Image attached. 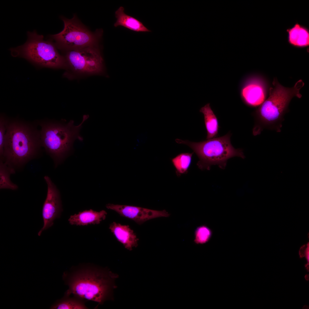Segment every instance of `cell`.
<instances>
[{
	"mask_svg": "<svg viewBox=\"0 0 309 309\" xmlns=\"http://www.w3.org/2000/svg\"><path fill=\"white\" fill-rule=\"evenodd\" d=\"M35 120L6 116L3 152L0 160L15 173L42 153L40 129Z\"/></svg>",
	"mask_w": 309,
	"mask_h": 309,
	"instance_id": "obj_1",
	"label": "cell"
},
{
	"mask_svg": "<svg viewBox=\"0 0 309 309\" xmlns=\"http://www.w3.org/2000/svg\"><path fill=\"white\" fill-rule=\"evenodd\" d=\"M118 275L107 268L90 263L79 264L64 272L63 279L68 288L64 296H74L102 304L112 300Z\"/></svg>",
	"mask_w": 309,
	"mask_h": 309,
	"instance_id": "obj_2",
	"label": "cell"
},
{
	"mask_svg": "<svg viewBox=\"0 0 309 309\" xmlns=\"http://www.w3.org/2000/svg\"><path fill=\"white\" fill-rule=\"evenodd\" d=\"M272 84L273 87L270 89L269 97L253 113L254 136L260 134L264 129L280 132L284 116L291 100L294 96L299 98L302 97L300 90L304 83L301 80L291 88L283 86L276 78Z\"/></svg>",
	"mask_w": 309,
	"mask_h": 309,
	"instance_id": "obj_3",
	"label": "cell"
},
{
	"mask_svg": "<svg viewBox=\"0 0 309 309\" xmlns=\"http://www.w3.org/2000/svg\"><path fill=\"white\" fill-rule=\"evenodd\" d=\"M89 117L88 115H84L82 122L77 126L74 125L73 120L67 123L63 120L57 121L47 118L35 120L41 128L42 147L53 159L55 167L67 157L76 140H83L80 132L83 124Z\"/></svg>",
	"mask_w": 309,
	"mask_h": 309,
	"instance_id": "obj_4",
	"label": "cell"
},
{
	"mask_svg": "<svg viewBox=\"0 0 309 309\" xmlns=\"http://www.w3.org/2000/svg\"><path fill=\"white\" fill-rule=\"evenodd\" d=\"M231 135L229 132L221 137L197 142L178 138L175 141L177 143L188 146L193 150L199 158L197 164L200 169L209 170L213 165H217L224 169L230 158L235 157L243 159L245 157L242 149H236L232 145Z\"/></svg>",
	"mask_w": 309,
	"mask_h": 309,
	"instance_id": "obj_5",
	"label": "cell"
},
{
	"mask_svg": "<svg viewBox=\"0 0 309 309\" xmlns=\"http://www.w3.org/2000/svg\"><path fill=\"white\" fill-rule=\"evenodd\" d=\"M23 45L11 49L12 55L23 58L36 64L52 68H66L65 58L59 53L53 42L44 39L36 31L27 32Z\"/></svg>",
	"mask_w": 309,
	"mask_h": 309,
	"instance_id": "obj_6",
	"label": "cell"
},
{
	"mask_svg": "<svg viewBox=\"0 0 309 309\" xmlns=\"http://www.w3.org/2000/svg\"><path fill=\"white\" fill-rule=\"evenodd\" d=\"M64 24L63 30L51 35L57 48L67 51L97 45L102 31L100 29L92 33L82 24L75 15L71 19L62 17Z\"/></svg>",
	"mask_w": 309,
	"mask_h": 309,
	"instance_id": "obj_7",
	"label": "cell"
},
{
	"mask_svg": "<svg viewBox=\"0 0 309 309\" xmlns=\"http://www.w3.org/2000/svg\"><path fill=\"white\" fill-rule=\"evenodd\" d=\"M66 67L77 75H104L105 68L97 45L67 51Z\"/></svg>",
	"mask_w": 309,
	"mask_h": 309,
	"instance_id": "obj_8",
	"label": "cell"
},
{
	"mask_svg": "<svg viewBox=\"0 0 309 309\" xmlns=\"http://www.w3.org/2000/svg\"><path fill=\"white\" fill-rule=\"evenodd\" d=\"M44 179L47 185V193L42 210L43 225L38 233L39 236L53 225L54 221L60 217L62 211L60 195L58 189L48 176L45 175Z\"/></svg>",
	"mask_w": 309,
	"mask_h": 309,
	"instance_id": "obj_9",
	"label": "cell"
},
{
	"mask_svg": "<svg viewBox=\"0 0 309 309\" xmlns=\"http://www.w3.org/2000/svg\"><path fill=\"white\" fill-rule=\"evenodd\" d=\"M106 207L140 225L150 219L160 217H168L170 215L165 210L159 211L133 206L110 203L107 204Z\"/></svg>",
	"mask_w": 309,
	"mask_h": 309,
	"instance_id": "obj_10",
	"label": "cell"
},
{
	"mask_svg": "<svg viewBox=\"0 0 309 309\" xmlns=\"http://www.w3.org/2000/svg\"><path fill=\"white\" fill-rule=\"evenodd\" d=\"M263 86L258 81L252 80L243 85L241 96L243 102L248 106L256 107L265 100L266 94Z\"/></svg>",
	"mask_w": 309,
	"mask_h": 309,
	"instance_id": "obj_11",
	"label": "cell"
},
{
	"mask_svg": "<svg viewBox=\"0 0 309 309\" xmlns=\"http://www.w3.org/2000/svg\"><path fill=\"white\" fill-rule=\"evenodd\" d=\"M109 228L117 240L127 249L131 251L137 246L139 239L129 225L114 222L110 225Z\"/></svg>",
	"mask_w": 309,
	"mask_h": 309,
	"instance_id": "obj_12",
	"label": "cell"
},
{
	"mask_svg": "<svg viewBox=\"0 0 309 309\" xmlns=\"http://www.w3.org/2000/svg\"><path fill=\"white\" fill-rule=\"evenodd\" d=\"M107 214L104 210L98 212L90 209L70 216L68 221L71 225L84 226L98 224L105 219Z\"/></svg>",
	"mask_w": 309,
	"mask_h": 309,
	"instance_id": "obj_13",
	"label": "cell"
},
{
	"mask_svg": "<svg viewBox=\"0 0 309 309\" xmlns=\"http://www.w3.org/2000/svg\"><path fill=\"white\" fill-rule=\"evenodd\" d=\"M288 41L292 46L304 48L309 45V30L306 26L296 23L287 29Z\"/></svg>",
	"mask_w": 309,
	"mask_h": 309,
	"instance_id": "obj_14",
	"label": "cell"
},
{
	"mask_svg": "<svg viewBox=\"0 0 309 309\" xmlns=\"http://www.w3.org/2000/svg\"><path fill=\"white\" fill-rule=\"evenodd\" d=\"M115 16L116 21L114 24L115 27L122 26L137 32L151 31L141 22L125 13L124 8L122 7H120L116 11Z\"/></svg>",
	"mask_w": 309,
	"mask_h": 309,
	"instance_id": "obj_15",
	"label": "cell"
},
{
	"mask_svg": "<svg viewBox=\"0 0 309 309\" xmlns=\"http://www.w3.org/2000/svg\"><path fill=\"white\" fill-rule=\"evenodd\" d=\"M200 112L204 115L207 131V139L217 137L219 128L218 121L211 107L210 104L208 103L202 107Z\"/></svg>",
	"mask_w": 309,
	"mask_h": 309,
	"instance_id": "obj_16",
	"label": "cell"
},
{
	"mask_svg": "<svg viewBox=\"0 0 309 309\" xmlns=\"http://www.w3.org/2000/svg\"><path fill=\"white\" fill-rule=\"evenodd\" d=\"M86 300L74 296H64L57 300L50 307L52 309H87L85 304Z\"/></svg>",
	"mask_w": 309,
	"mask_h": 309,
	"instance_id": "obj_17",
	"label": "cell"
},
{
	"mask_svg": "<svg viewBox=\"0 0 309 309\" xmlns=\"http://www.w3.org/2000/svg\"><path fill=\"white\" fill-rule=\"evenodd\" d=\"M193 154V152L181 153L171 159L178 176L187 172L191 164Z\"/></svg>",
	"mask_w": 309,
	"mask_h": 309,
	"instance_id": "obj_18",
	"label": "cell"
},
{
	"mask_svg": "<svg viewBox=\"0 0 309 309\" xmlns=\"http://www.w3.org/2000/svg\"><path fill=\"white\" fill-rule=\"evenodd\" d=\"M15 173L3 161L0 160V189H9L17 190L18 189L17 185L11 180V175Z\"/></svg>",
	"mask_w": 309,
	"mask_h": 309,
	"instance_id": "obj_19",
	"label": "cell"
},
{
	"mask_svg": "<svg viewBox=\"0 0 309 309\" xmlns=\"http://www.w3.org/2000/svg\"><path fill=\"white\" fill-rule=\"evenodd\" d=\"M212 234L211 230L208 227L204 225L200 226L195 230L194 242L198 244L205 243L211 239Z\"/></svg>",
	"mask_w": 309,
	"mask_h": 309,
	"instance_id": "obj_20",
	"label": "cell"
},
{
	"mask_svg": "<svg viewBox=\"0 0 309 309\" xmlns=\"http://www.w3.org/2000/svg\"><path fill=\"white\" fill-rule=\"evenodd\" d=\"M6 115L0 114V158L3 156L5 138L6 130Z\"/></svg>",
	"mask_w": 309,
	"mask_h": 309,
	"instance_id": "obj_21",
	"label": "cell"
},
{
	"mask_svg": "<svg viewBox=\"0 0 309 309\" xmlns=\"http://www.w3.org/2000/svg\"><path fill=\"white\" fill-rule=\"evenodd\" d=\"M306 258H307V260L308 261V262H309V248H308V247H307V249H306Z\"/></svg>",
	"mask_w": 309,
	"mask_h": 309,
	"instance_id": "obj_22",
	"label": "cell"
}]
</instances>
